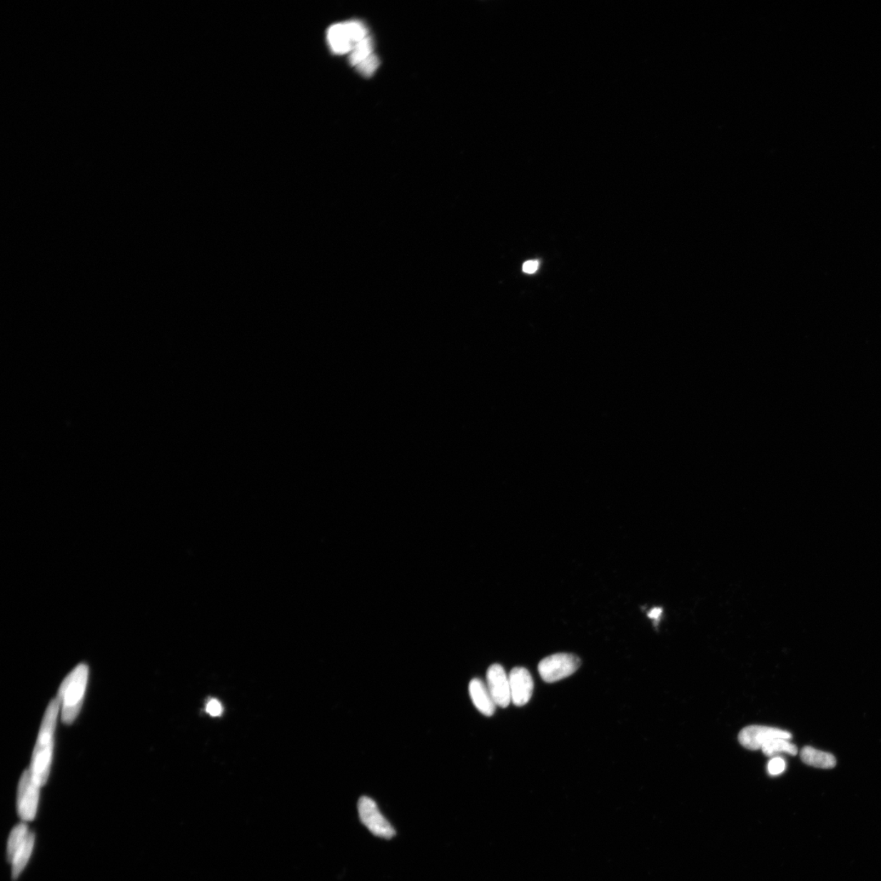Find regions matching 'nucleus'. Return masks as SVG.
<instances>
[{"label":"nucleus","instance_id":"nucleus-1","mask_svg":"<svg viewBox=\"0 0 881 881\" xmlns=\"http://www.w3.org/2000/svg\"><path fill=\"white\" fill-rule=\"evenodd\" d=\"M60 709L61 703L59 698L50 702L46 709L36 745L34 748L30 770L34 781L40 787L45 785L49 780L51 760H53L56 720Z\"/></svg>","mask_w":881,"mask_h":881},{"label":"nucleus","instance_id":"nucleus-2","mask_svg":"<svg viewBox=\"0 0 881 881\" xmlns=\"http://www.w3.org/2000/svg\"><path fill=\"white\" fill-rule=\"evenodd\" d=\"M89 680V668L79 665L63 680L59 691L61 720L71 725L81 710Z\"/></svg>","mask_w":881,"mask_h":881},{"label":"nucleus","instance_id":"nucleus-3","mask_svg":"<svg viewBox=\"0 0 881 881\" xmlns=\"http://www.w3.org/2000/svg\"><path fill=\"white\" fill-rule=\"evenodd\" d=\"M368 36L367 27L359 21L338 23L331 26L328 31L330 48L339 55L351 53L356 46Z\"/></svg>","mask_w":881,"mask_h":881},{"label":"nucleus","instance_id":"nucleus-4","mask_svg":"<svg viewBox=\"0 0 881 881\" xmlns=\"http://www.w3.org/2000/svg\"><path fill=\"white\" fill-rule=\"evenodd\" d=\"M579 657L568 653L554 654L539 663L538 670L545 683H554L574 674L580 667Z\"/></svg>","mask_w":881,"mask_h":881},{"label":"nucleus","instance_id":"nucleus-5","mask_svg":"<svg viewBox=\"0 0 881 881\" xmlns=\"http://www.w3.org/2000/svg\"><path fill=\"white\" fill-rule=\"evenodd\" d=\"M358 810L360 820L374 836L387 840L396 836V830L391 823L381 814L374 800L368 797L360 798Z\"/></svg>","mask_w":881,"mask_h":881},{"label":"nucleus","instance_id":"nucleus-6","mask_svg":"<svg viewBox=\"0 0 881 881\" xmlns=\"http://www.w3.org/2000/svg\"><path fill=\"white\" fill-rule=\"evenodd\" d=\"M40 787L34 781L30 769L21 775L17 789V812L24 822H31L36 817L38 810Z\"/></svg>","mask_w":881,"mask_h":881},{"label":"nucleus","instance_id":"nucleus-7","mask_svg":"<svg viewBox=\"0 0 881 881\" xmlns=\"http://www.w3.org/2000/svg\"><path fill=\"white\" fill-rule=\"evenodd\" d=\"M792 737V734L787 730L762 725L747 726L739 735L741 745L749 750L762 749L766 743L776 739L791 740Z\"/></svg>","mask_w":881,"mask_h":881},{"label":"nucleus","instance_id":"nucleus-8","mask_svg":"<svg viewBox=\"0 0 881 881\" xmlns=\"http://www.w3.org/2000/svg\"><path fill=\"white\" fill-rule=\"evenodd\" d=\"M486 685L496 706L507 708L511 701L508 676L500 665H491L486 673Z\"/></svg>","mask_w":881,"mask_h":881},{"label":"nucleus","instance_id":"nucleus-9","mask_svg":"<svg viewBox=\"0 0 881 881\" xmlns=\"http://www.w3.org/2000/svg\"><path fill=\"white\" fill-rule=\"evenodd\" d=\"M511 701L514 705L524 706L530 699L534 690V682L528 669L514 668L509 673Z\"/></svg>","mask_w":881,"mask_h":881},{"label":"nucleus","instance_id":"nucleus-10","mask_svg":"<svg viewBox=\"0 0 881 881\" xmlns=\"http://www.w3.org/2000/svg\"><path fill=\"white\" fill-rule=\"evenodd\" d=\"M469 695L475 707L486 717H491L495 711L496 705L492 699L488 685L479 678H474L469 683Z\"/></svg>","mask_w":881,"mask_h":881},{"label":"nucleus","instance_id":"nucleus-11","mask_svg":"<svg viewBox=\"0 0 881 881\" xmlns=\"http://www.w3.org/2000/svg\"><path fill=\"white\" fill-rule=\"evenodd\" d=\"M34 842H36V836L31 832L28 835L25 842L16 850L13 859L9 862L11 863V875H13L14 879L19 878L27 865L29 860H30Z\"/></svg>","mask_w":881,"mask_h":881},{"label":"nucleus","instance_id":"nucleus-12","mask_svg":"<svg viewBox=\"0 0 881 881\" xmlns=\"http://www.w3.org/2000/svg\"><path fill=\"white\" fill-rule=\"evenodd\" d=\"M800 757L806 765L820 769H832L837 765L836 758L831 753L817 750L812 747H805Z\"/></svg>","mask_w":881,"mask_h":881},{"label":"nucleus","instance_id":"nucleus-13","mask_svg":"<svg viewBox=\"0 0 881 881\" xmlns=\"http://www.w3.org/2000/svg\"><path fill=\"white\" fill-rule=\"evenodd\" d=\"M762 752L767 757H775L777 755L788 754L791 756H796L797 754V747L794 745L790 740L785 739H776L772 740L762 748Z\"/></svg>","mask_w":881,"mask_h":881},{"label":"nucleus","instance_id":"nucleus-14","mask_svg":"<svg viewBox=\"0 0 881 881\" xmlns=\"http://www.w3.org/2000/svg\"><path fill=\"white\" fill-rule=\"evenodd\" d=\"M26 823L23 822L20 825L16 826L11 830L7 845V857L9 862L13 859L16 850L21 847V845L25 842L28 835L30 834Z\"/></svg>","mask_w":881,"mask_h":881},{"label":"nucleus","instance_id":"nucleus-15","mask_svg":"<svg viewBox=\"0 0 881 881\" xmlns=\"http://www.w3.org/2000/svg\"><path fill=\"white\" fill-rule=\"evenodd\" d=\"M373 41L370 36L365 38L361 42L358 43L356 48L353 49L350 56V62L351 66H357L360 63L367 59L371 55H373Z\"/></svg>","mask_w":881,"mask_h":881},{"label":"nucleus","instance_id":"nucleus-16","mask_svg":"<svg viewBox=\"0 0 881 881\" xmlns=\"http://www.w3.org/2000/svg\"><path fill=\"white\" fill-rule=\"evenodd\" d=\"M380 66L378 56L371 55L367 59L360 63L356 68L358 71L365 77H371Z\"/></svg>","mask_w":881,"mask_h":881},{"label":"nucleus","instance_id":"nucleus-17","mask_svg":"<svg viewBox=\"0 0 881 881\" xmlns=\"http://www.w3.org/2000/svg\"><path fill=\"white\" fill-rule=\"evenodd\" d=\"M786 762L785 759L779 757L772 758L767 765L768 773L771 776H777L783 773L786 770Z\"/></svg>","mask_w":881,"mask_h":881},{"label":"nucleus","instance_id":"nucleus-18","mask_svg":"<svg viewBox=\"0 0 881 881\" xmlns=\"http://www.w3.org/2000/svg\"><path fill=\"white\" fill-rule=\"evenodd\" d=\"M206 711L211 717H219L223 712L221 703L217 700H211L208 703L207 707H206Z\"/></svg>","mask_w":881,"mask_h":881},{"label":"nucleus","instance_id":"nucleus-19","mask_svg":"<svg viewBox=\"0 0 881 881\" xmlns=\"http://www.w3.org/2000/svg\"><path fill=\"white\" fill-rule=\"evenodd\" d=\"M538 268H539V261H529L525 263L523 267V270L525 273L530 274V273H535L538 270Z\"/></svg>","mask_w":881,"mask_h":881}]
</instances>
